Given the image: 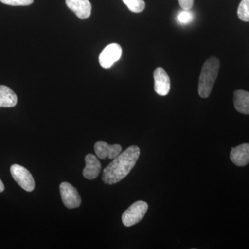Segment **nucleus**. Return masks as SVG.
Listing matches in <instances>:
<instances>
[{"mask_svg":"<svg viewBox=\"0 0 249 249\" xmlns=\"http://www.w3.org/2000/svg\"><path fill=\"white\" fill-rule=\"evenodd\" d=\"M140 156V149L136 145L117 156L103 170L102 179L106 184L112 185L121 181L133 169Z\"/></svg>","mask_w":249,"mask_h":249,"instance_id":"1","label":"nucleus"},{"mask_svg":"<svg viewBox=\"0 0 249 249\" xmlns=\"http://www.w3.org/2000/svg\"><path fill=\"white\" fill-rule=\"evenodd\" d=\"M220 62L216 57H211L204 62L199 76L198 92L201 98L209 97L217 79Z\"/></svg>","mask_w":249,"mask_h":249,"instance_id":"2","label":"nucleus"},{"mask_svg":"<svg viewBox=\"0 0 249 249\" xmlns=\"http://www.w3.org/2000/svg\"><path fill=\"white\" fill-rule=\"evenodd\" d=\"M148 209V205L143 201H138L126 210L123 213L122 222L125 227L135 225L144 217Z\"/></svg>","mask_w":249,"mask_h":249,"instance_id":"3","label":"nucleus"},{"mask_svg":"<svg viewBox=\"0 0 249 249\" xmlns=\"http://www.w3.org/2000/svg\"><path fill=\"white\" fill-rule=\"evenodd\" d=\"M13 178L24 191L31 192L35 188V181L30 172L22 165H13L11 167Z\"/></svg>","mask_w":249,"mask_h":249,"instance_id":"4","label":"nucleus"},{"mask_svg":"<svg viewBox=\"0 0 249 249\" xmlns=\"http://www.w3.org/2000/svg\"><path fill=\"white\" fill-rule=\"evenodd\" d=\"M62 202L68 209H76L81 204V198L78 191L70 183L62 182L60 185Z\"/></svg>","mask_w":249,"mask_h":249,"instance_id":"5","label":"nucleus"},{"mask_svg":"<svg viewBox=\"0 0 249 249\" xmlns=\"http://www.w3.org/2000/svg\"><path fill=\"white\" fill-rule=\"evenodd\" d=\"M122 48L119 44L112 43L107 45L99 55L101 66L105 69L110 68L116 62L120 60Z\"/></svg>","mask_w":249,"mask_h":249,"instance_id":"6","label":"nucleus"},{"mask_svg":"<svg viewBox=\"0 0 249 249\" xmlns=\"http://www.w3.org/2000/svg\"><path fill=\"white\" fill-rule=\"evenodd\" d=\"M94 150L96 155L101 160L108 158L114 160L122 151V147L119 144L109 145L107 142L99 141L95 143Z\"/></svg>","mask_w":249,"mask_h":249,"instance_id":"7","label":"nucleus"},{"mask_svg":"<svg viewBox=\"0 0 249 249\" xmlns=\"http://www.w3.org/2000/svg\"><path fill=\"white\" fill-rule=\"evenodd\" d=\"M155 91L160 96H165L170 90V80L166 71L162 67H158L154 71Z\"/></svg>","mask_w":249,"mask_h":249,"instance_id":"8","label":"nucleus"},{"mask_svg":"<svg viewBox=\"0 0 249 249\" xmlns=\"http://www.w3.org/2000/svg\"><path fill=\"white\" fill-rule=\"evenodd\" d=\"M66 4L80 19H88L91 15V4L89 0H66Z\"/></svg>","mask_w":249,"mask_h":249,"instance_id":"9","label":"nucleus"},{"mask_svg":"<svg viewBox=\"0 0 249 249\" xmlns=\"http://www.w3.org/2000/svg\"><path fill=\"white\" fill-rule=\"evenodd\" d=\"M231 160L234 164L243 167L249 163V143H244L232 147L230 155Z\"/></svg>","mask_w":249,"mask_h":249,"instance_id":"10","label":"nucleus"},{"mask_svg":"<svg viewBox=\"0 0 249 249\" xmlns=\"http://www.w3.org/2000/svg\"><path fill=\"white\" fill-rule=\"evenodd\" d=\"M85 168L83 170V176L88 179H94L98 176L101 170V164L96 156L88 154L85 157Z\"/></svg>","mask_w":249,"mask_h":249,"instance_id":"11","label":"nucleus"},{"mask_svg":"<svg viewBox=\"0 0 249 249\" xmlns=\"http://www.w3.org/2000/svg\"><path fill=\"white\" fill-rule=\"evenodd\" d=\"M236 110L241 114H249V92L244 90H236L233 96Z\"/></svg>","mask_w":249,"mask_h":249,"instance_id":"12","label":"nucleus"},{"mask_svg":"<svg viewBox=\"0 0 249 249\" xmlns=\"http://www.w3.org/2000/svg\"><path fill=\"white\" fill-rule=\"evenodd\" d=\"M17 95L11 88L0 85V107H13L17 105Z\"/></svg>","mask_w":249,"mask_h":249,"instance_id":"13","label":"nucleus"},{"mask_svg":"<svg viewBox=\"0 0 249 249\" xmlns=\"http://www.w3.org/2000/svg\"><path fill=\"white\" fill-rule=\"evenodd\" d=\"M129 11L133 13H141L145 9V4L143 0H123Z\"/></svg>","mask_w":249,"mask_h":249,"instance_id":"14","label":"nucleus"},{"mask_svg":"<svg viewBox=\"0 0 249 249\" xmlns=\"http://www.w3.org/2000/svg\"><path fill=\"white\" fill-rule=\"evenodd\" d=\"M237 16L241 20L249 22V0H242L237 9Z\"/></svg>","mask_w":249,"mask_h":249,"instance_id":"15","label":"nucleus"},{"mask_svg":"<svg viewBox=\"0 0 249 249\" xmlns=\"http://www.w3.org/2000/svg\"><path fill=\"white\" fill-rule=\"evenodd\" d=\"M178 23L181 24H187L191 23L194 19V15L190 10H182L180 11L177 17Z\"/></svg>","mask_w":249,"mask_h":249,"instance_id":"16","label":"nucleus"},{"mask_svg":"<svg viewBox=\"0 0 249 249\" xmlns=\"http://www.w3.org/2000/svg\"><path fill=\"white\" fill-rule=\"evenodd\" d=\"M1 3L10 6H29L34 3V0H0Z\"/></svg>","mask_w":249,"mask_h":249,"instance_id":"17","label":"nucleus"},{"mask_svg":"<svg viewBox=\"0 0 249 249\" xmlns=\"http://www.w3.org/2000/svg\"><path fill=\"white\" fill-rule=\"evenodd\" d=\"M178 1L183 10H191L194 3V0H178Z\"/></svg>","mask_w":249,"mask_h":249,"instance_id":"18","label":"nucleus"},{"mask_svg":"<svg viewBox=\"0 0 249 249\" xmlns=\"http://www.w3.org/2000/svg\"><path fill=\"white\" fill-rule=\"evenodd\" d=\"M4 191V183H3L1 180L0 179V193Z\"/></svg>","mask_w":249,"mask_h":249,"instance_id":"19","label":"nucleus"}]
</instances>
